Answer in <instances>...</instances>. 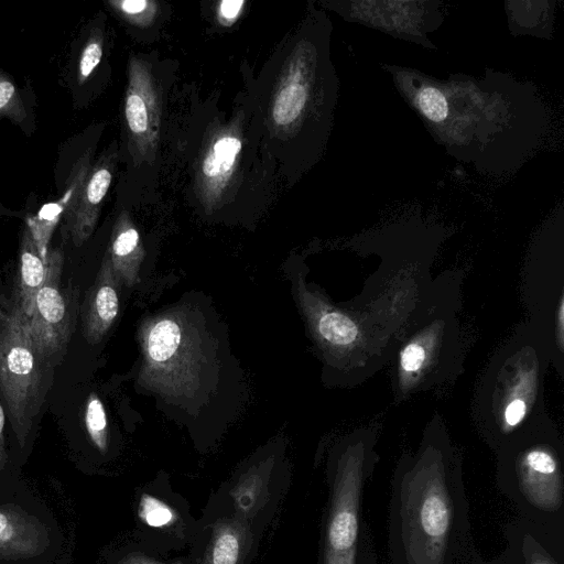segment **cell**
<instances>
[{"instance_id":"21","label":"cell","mask_w":564,"mask_h":564,"mask_svg":"<svg viewBox=\"0 0 564 564\" xmlns=\"http://www.w3.org/2000/svg\"><path fill=\"white\" fill-rule=\"evenodd\" d=\"M322 336L334 344H345L354 337L351 323L337 313H325L318 319Z\"/></svg>"},{"instance_id":"12","label":"cell","mask_w":564,"mask_h":564,"mask_svg":"<svg viewBox=\"0 0 564 564\" xmlns=\"http://www.w3.org/2000/svg\"><path fill=\"white\" fill-rule=\"evenodd\" d=\"M47 273V262L36 246L28 225L22 230L18 260V294L15 305L28 318L32 312L35 296L42 288Z\"/></svg>"},{"instance_id":"8","label":"cell","mask_w":564,"mask_h":564,"mask_svg":"<svg viewBox=\"0 0 564 564\" xmlns=\"http://www.w3.org/2000/svg\"><path fill=\"white\" fill-rule=\"evenodd\" d=\"M84 304V335L89 343L96 344L108 332L119 312V297L109 254H106Z\"/></svg>"},{"instance_id":"2","label":"cell","mask_w":564,"mask_h":564,"mask_svg":"<svg viewBox=\"0 0 564 564\" xmlns=\"http://www.w3.org/2000/svg\"><path fill=\"white\" fill-rule=\"evenodd\" d=\"M496 482L521 518L564 540V464L555 441L519 435L501 446Z\"/></svg>"},{"instance_id":"19","label":"cell","mask_w":564,"mask_h":564,"mask_svg":"<svg viewBox=\"0 0 564 564\" xmlns=\"http://www.w3.org/2000/svg\"><path fill=\"white\" fill-rule=\"evenodd\" d=\"M26 109L14 83L0 69V118L15 124L26 120Z\"/></svg>"},{"instance_id":"3","label":"cell","mask_w":564,"mask_h":564,"mask_svg":"<svg viewBox=\"0 0 564 564\" xmlns=\"http://www.w3.org/2000/svg\"><path fill=\"white\" fill-rule=\"evenodd\" d=\"M376 457L370 443L357 441L338 455L329 482L322 564H376L362 517L365 487Z\"/></svg>"},{"instance_id":"6","label":"cell","mask_w":564,"mask_h":564,"mask_svg":"<svg viewBox=\"0 0 564 564\" xmlns=\"http://www.w3.org/2000/svg\"><path fill=\"white\" fill-rule=\"evenodd\" d=\"M521 359L513 358L503 365V375L497 377V394L494 401L496 419H498V435L495 447L498 449L514 437L518 427L529 419L532 404L538 397L536 368L520 366Z\"/></svg>"},{"instance_id":"18","label":"cell","mask_w":564,"mask_h":564,"mask_svg":"<svg viewBox=\"0 0 564 564\" xmlns=\"http://www.w3.org/2000/svg\"><path fill=\"white\" fill-rule=\"evenodd\" d=\"M84 422L95 447L105 453L108 446V424L105 406L98 395L91 393L86 402Z\"/></svg>"},{"instance_id":"17","label":"cell","mask_w":564,"mask_h":564,"mask_svg":"<svg viewBox=\"0 0 564 564\" xmlns=\"http://www.w3.org/2000/svg\"><path fill=\"white\" fill-rule=\"evenodd\" d=\"M148 106L140 89L138 74L133 72L126 97L124 115L130 131L135 135L144 134L148 131L150 122Z\"/></svg>"},{"instance_id":"24","label":"cell","mask_w":564,"mask_h":564,"mask_svg":"<svg viewBox=\"0 0 564 564\" xmlns=\"http://www.w3.org/2000/svg\"><path fill=\"white\" fill-rule=\"evenodd\" d=\"M261 479L252 474L246 477L235 490V500L241 512H251L261 495Z\"/></svg>"},{"instance_id":"25","label":"cell","mask_w":564,"mask_h":564,"mask_svg":"<svg viewBox=\"0 0 564 564\" xmlns=\"http://www.w3.org/2000/svg\"><path fill=\"white\" fill-rule=\"evenodd\" d=\"M469 564H521V561L513 545L508 542L505 552L490 561L482 560L473 549L469 556Z\"/></svg>"},{"instance_id":"13","label":"cell","mask_w":564,"mask_h":564,"mask_svg":"<svg viewBox=\"0 0 564 564\" xmlns=\"http://www.w3.org/2000/svg\"><path fill=\"white\" fill-rule=\"evenodd\" d=\"M249 530L236 519L217 523L206 550L204 564H241L249 546Z\"/></svg>"},{"instance_id":"28","label":"cell","mask_w":564,"mask_h":564,"mask_svg":"<svg viewBox=\"0 0 564 564\" xmlns=\"http://www.w3.org/2000/svg\"><path fill=\"white\" fill-rule=\"evenodd\" d=\"M4 424H6V414L3 410V405L0 401V470L4 467L7 463V453L4 447Z\"/></svg>"},{"instance_id":"29","label":"cell","mask_w":564,"mask_h":564,"mask_svg":"<svg viewBox=\"0 0 564 564\" xmlns=\"http://www.w3.org/2000/svg\"><path fill=\"white\" fill-rule=\"evenodd\" d=\"M120 564H161L158 562H154L143 555L140 554H130L126 556Z\"/></svg>"},{"instance_id":"10","label":"cell","mask_w":564,"mask_h":564,"mask_svg":"<svg viewBox=\"0 0 564 564\" xmlns=\"http://www.w3.org/2000/svg\"><path fill=\"white\" fill-rule=\"evenodd\" d=\"M44 528L22 511L0 509V557L24 558L43 552Z\"/></svg>"},{"instance_id":"15","label":"cell","mask_w":564,"mask_h":564,"mask_svg":"<svg viewBox=\"0 0 564 564\" xmlns=\"http://www.w3.org/2000/svg\"><path fill=\"white\" fill-rule=\"evenodd\" d=\"M304 79L299 68H292L281 85L272 107V117L276 124H291L304 110L307 100V86Z\"/></svg>"},{"instance_id":"22","label":"cell","mask_w":564,"mask_h":564,"mask_svg":"<svg viewBox=\"0 0 564 564\" xmlns=\"http://www.w3.org/2000/svg\"><path fill=\"white\" fill-rule=\"evenodd\" d=\"M102 56V37L94 32L80 51L77 64V79L83 84L100 63Z\"/></svg>"},{"instance_id":"14","label":"cell","mask_w":564,"mask_h":564,"mask_svg":"<svg viewBox=\"0 0 564 564\" xmlns=\"http://www.w3.org/2000/svg\"><path fill=\"white\" fill-rule=\"evenodd\" d=\"M240 151L241 141L235 135H223L213 143L202 164L203 177L209 188H221L228 181Z\"/></svg>"},{"instance_id":"16","label":"cell","mask_w":564,"mask_h":564,"mask_svg":"<svg viewBox=\"0 0 564 564\" xmlns=\"http://www.w3.org/2000/svg\"><path fill=\"white\" fill-rule=\"evenodd\" d=\"M139 241V232L134 227L127 221L118 223L108 254L113 272L129 283H132L135 278Z\"/></svg>"},{"instance_id":"23","label":"cell","mask_w":564,"mask_h":564,"mask_svg":"<svg viewBox=\"0 0 564 564\" xmlns=\"http://www.w3.org/2000/svg\"><path fill=\"white\" fill-rule=\"evenodd\" d=\"M417 102L424 116L434 122L443 121L448 113V106L445 96L435 87L422 89Z\"/></svg>"},{"instance_id":"9","label":"cell","mask_w":564,"mask_h":564,"mask_svg":"<svg viewBox=\"0 0 564 564\" xmlns=\"http://www.w3.org/2000/svg\"><path fill=\"white\" fill-rule=\"evenodd\" d=\"M89 153L86 152L73 165L66 182L63 196L55 202L45 204L37 215L26 220L41 256L46 259L48 242L56 225L69 212L75 204L82 185L90 170Z\"/></svg>"},{"instance_id":"26","label":"cell","mask_w":564,"mask_h":564,"mask_svg":"<svg viewBox=\"0 0 564 564\" xmlns=\"http://www.w3.org/2000/svg\"><path fill=\"white\" fill-rule=\"evenodd\" d=\"M116 10L123 15L133 18L140 15L149 9L150 2L145 0H124L109 2Z\"/></svg>"},{"instance_id":"1","label":"cell","mask_w":564,"mask_h":564,"mask_svg":"<svg viewBox=\"0 0 564 564\" xmlns=\"http://www.w3.org/2000/svg\"><path fill=\"white\" fill-rule=\"evenodd\" d=\"M473 549L460 459L431 440L400 460L391 480L390 563L464 564Z\"/></svg>"},{"instance_id":"27","label":"cell","mask_w":564,"mask_h":564,"mask_svg":"<svg viewBox=\"0 0 564 564\" xmlns=\"http://www.w3.org/2000/svg\"><path fill=\"white\" fill-rule=\"evenodd\" d=\"M245 1L225 0L219 3V17L225 23H231L240 14Z\"/></svg>"},{"instance_id":"4","label":"cell","mask_w":564,"mask_h":564,"mask_svg":"<svg viewBox=\"0 0 564 564\" xmlns=\"http://www.w3.org/2000/svg\"><path fill=\"white\" fill-rule=\"evenodd\" d=\"M48 368L15 303L0 305V395L21 447L43 402Z\"/></svg>"},{"instance_id":"7","label":"cell","mask_w":564,"mask_h":564,"mask_svg":"<svg viewBox=\"0 0 564 564\" xmlns=\"http://www.w3.org/2000/svg\"><path fill=\"white\" fill-rule=\"evenodd\" d=\"M112 181L107 163L89 170L78 197L64 216L65 228L75 246H82L91 235L97 221L99 205L102 203Z\"/></svg>"},{"instance_id":"20","label":"cell","mask_w":564,"mask_h":564,"mask_svg":"<svg viewBox=\"0 0 564 564\" xmlns=\"http://www.w3.org/2000/svg\"><path fill=\"white\" fill-rule=\"evenodd\" d=\"M139 516L147 524L154 528L165 527L175 519L173 510L166 503L148 494L140 499Z\"/></svg>"},{"instance_id":"5","label":"cell","mask_w":564,"mask_h":564,"mask_svg":"<svg viewBox=\"0 0 564 564\" xmlns=\"http://www.w3.org/2000/svg\"><path fill=\"white\" fill-rule=\"evenodd\" d=\"M47 273L26 319L36 349L48 367L63 357L74 326L73 304L62 289L64 251L48 249Z\"/></svg>"},{"instance_id":"11","label":"cell","mask_w":564,"mask_h":564,"mask_svg":"<svg viewBox=\"0 0 564 564\" xmlns=\"http://www.w3.org/2000/svg\"><path fill=\"white\" fill-rule=\"evenodd\" d=\"M506 540L516 549L521 564H564V540L524 519L508 524Z\"/></svg>"}]
</instances>
